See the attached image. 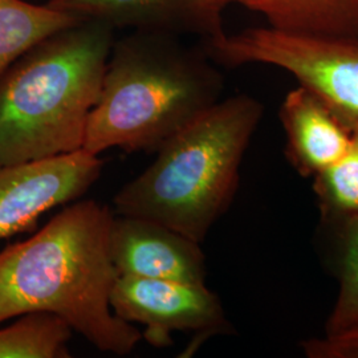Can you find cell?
I'll list each match as a JSON object with an SVG mask.
<instances>
[{
    "instance_id": "cell-10",
    "label": "cell",
    "mask_w": 358,
    "mask_h": 358,
    "mask_svg": "<svg viewBox=\"0 0 358 358\" xmlns=\"http://www.w3.org/2000/svg\"><path fill=\"white\" fill-rule=\"evenodd\" d=\"M285 155L303 177H315L349 149L355 130L303 87L287 93L280 106Z\"/></svg>"
},
{
    "instance_id": "cell-8",
    "label": "cell",
    "mask_w": 358,
    "mask_h": 358,
    "mask_svg": "<svg viewBox=\"0 0 358 358\" xmlns=\"http://www.w3.org/2000/svg\"><path fill=\"white\" fill-rule=\"evenodd\" d=\"M109 255L118 276L206 284L201 243L150 219L115 215Z\"/></svg>"
},
{
    "instance_id": "cell-4",
    "label": "cell",
    "mask_w": 358,
    "mask_h": 358,
    "mask_svg": "<svg viewBox=\"0 0 358 358\" xmlns=\"http://www.w3.org/2000/svg\"><path fill=\"white\" fill-rule=\"evenodd\" d=\"M113 31L81 19L40 41L0 75V165L83 149Z\"/></svg>"
},
{
    "instance_id": "cell-15",
    "label": "cell",
    "mask_w": 358,
    "mask_h": 358,
    "mask_svg": "<svg viewBox=\"0 0 358 358\" xmlns=\"http://www.w3.org/2000/svg\"><path fill=\"white\" fill-rule=\"evenodd\" d=\"M337 230L338 294L325 322L324 334L341 332L358 324V217Z\"/></svg>"
},
{
    "instance_id": "cell-1",
    "label": "cell",
    "mask_w": 358,
    "mask_h": 358,
    "mask_svg": "<svg viewBox=\"0 0 358 358\" xmlns=\"http://www.w3.org/2000/svg\"><path fill=\"white\" fill-rule=\"evenodd\" d=\"M113 217L108 206L75 201L34 236L1 250L0 322L52 313L100 352L130 355L142 333L110 308L118 278L109 255Z\"/></svg>"
},
{
    "instance_id": "cell-2",
    "label": "cell",
    "mask_w": 358,
    "mask_h": 358,
    "mask_svg": "<svg viewBox=\"0 0 358 358\" xmlns=\"http://www.w3.org/2000/svg\"><path fill=\"white\" fill-rule=\"evenodd\" d=\"M223 87L203 48H189L177 35L133 31L112 45L83 149L155 153L219 101Z\"/></svg>"
},
{
    "instance_id": "cell-14",
    "label": "cell",
    "mask_w": 358,
    "mask_h": 358,
    "mask_svg": "<svg viewBox=\"0 0 358 358\" xmlns=\"http://www.w3.org/2000/svg\"><path fill=\"white\" fill-rule=\"evenodd\" d=\"M313 192L329 226L358 217V130L346 153L313 177Z\"/></svg>"
},
{
    "instance_id": "cell-7",
    "label": "cell",
    "mask_w": 358,
    "mask_h": 358,
    "mask_svg": "<svg viewBox=\"0 0 358 358\" xmlns=\"http://www.w3.org/2000/svg\"><path fill=\"white\" fill-rule=\"evenodd\" d=\"M103 167L100 155L84 149L0 165V241L34 230L41 215L80 199L101 177Z\"/></svg>"
},
{
    "instance_id": "cell-6",
    "label": "cell",
    "mask_w": 358,
    "mask_h": 358,
    "mask_svg": "<svg viewBox=\"0 0 358 358\" xmlns=\"http://www.w3.org/2000/svg\"><path fill=\"white\" fill-rule=\"evenodd\" d=\"M110 308L118 319L145 325L142 338L154 348L173 345L174 332L205 340L231 331L219 296L206 284L118 276Z\"/></svg>"
},
{
    "instance_id": "cell-9",
    "label": "cell",
    "mask_w": 358,
    "mask_h": 358,
    "mask_svg": "<svg viewBox=\"0 0 358 358\" xmlns=\"http://www.w3.org/2000/svg\"><path fill=\"white\" fill-rule=\"evenodd\" d=\"M235 0H50L47 4L83 20L110 28H130L205 41L224 35L223 13Z\"/></svg>"
},
{
    "instance_id": "cell-3",
    "label": "cell",
    "mask_w": 358,
    "mask_h": 358,
    "mask_svg": "<svg viewBox=\"0 0 358 358\" xmlns=\"http://www.w3.org/2000/svg\"><path fill=\"white\" fill-rule=\"evenodd\" d=\"M263 113L252 96L220 99L171 136L153 164L118 190L115 213L150 219L202 243L234 202L244 154Z\"/></svg>"
},
{
    "instance_id": "cell-16",
    "label": "cell",
    "mask_w": 358,
    "mask_h": 358,
    "mask_svg": "<svg viewBox=\"0 0 358 358\" xmlns=\"http://www.w3.org/2000/svg\"><path fill=\"white\" fill-rule=\"evenodd\" d=\"M308 358H358V324L341 332L300 343Z\"/></svg>"
},
{
    "instance_id": "cell-11",
    "label": "cell",
    "mask_w": 358,
    "mask_h": 358,
    "mask_svg": "<svg viewBox=\"0 0 358 358\" xmlns=\"http://www.w3.org/2000/svg\"><path fill=\"white\" fill-rule=\"evenodd\" d=\"M294 34L358 36V0H235Z\"/></svg>"
},
{
    "instance_id": "cell-12",
    "label": "cell",
    "mask_w": 358,
    "mask_h": 358,
    "mask_svg": "<svg viewBox=\"0 0 358 358\" xmlns=\"http://www.w3.org/2000/svg\"><path fill=\"white\" fill-rule=\"evenodd\" d=\"M80 20L48 4L0 0V75L40 41Z\"/></svg>"
},
{
    "instance_id": "cell-5",
    "label": "cell",
    "mask_w": 358,
    "mask_h": 358,
    "mask_svg": "<svg viewBox=\"0 0 358 358\" xmlns=\"http://www.w3.org/2000/svg\"><path fill=\"white\" fill-rule=\"evenodd\" d=\"M217 65L266 64L280 68L358 130V36L294 34L272 27L248 28L205 41Z\"/></svg>"
},
{
    "instance_id": "cell-13",
    "label": "cell",
    "mask_w": 358,
    "mask_h": 358,
    "mask_svg": "<svg viewBox=\"0 0 358 358\" xmlns=\"http://www.w3.org/2000/svg\"><path fill=\"white\" fill-rule=\"evenodd\" d=\"M72 332L56 315L27 313L0 329V358H69Z\"/></svg>"
}]
</instances>
